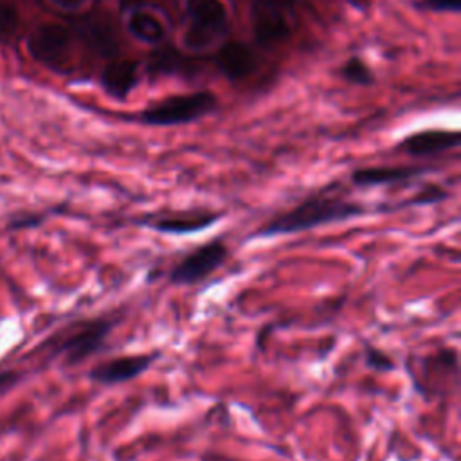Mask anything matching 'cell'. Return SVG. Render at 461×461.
Returning a JSON list of instances; mask_svg holds the SVG:
<instances>
[{
  "label": "cell",
  "instance_id": "cell-1",
  "mask_svg": "<svg viewBox=\"0 0 461 461\" xmlns=\"http://www.w3.org/2000/svg\"><path fill=\"white\" fill-rule=\"evenodd\" d=\"M366 212H369V209L360 202H353L339 194H312L295 207L267 220L258 230L250 234V238L267 240L285 234L306 232L328 223L348 221L364 216Z\"/></svg>",
  "mask_w": 461,
  "mask_h": 461
},
{
  "label": "cell",
  "instance_id": "cell-2",
  "mask_svg": "<svg viewBox=\"0 0 461 461\" xmlns=\"http://www.w3.org/2000/svg\"><path fill=\"white\" fill-rule=\"evenodd\" d=\"M407 373L414 389L423 398H445L457 389L459 357L454 348H441L434 353L409 357Z\"/></svg>",
  "mask_w": 461,
  "mask_h": 461
},
{
  "label": "cell",
  "instance_id": "cell-3",
  "mask_svg": "<svg viewBox=\"0 0 461 461\" xmlns=\"http://www.w3.org/2000/svg\"><path fill=\"white\" fill-rule=\"evenodd\" d=\"M119 317L103 315L70 326L54 340L52 353L63 358L67 367H74L106 346V339L117 326Z\"/></svg>",
  "mask_w": 461,
  "mask_h": 461
},
{
  "label": "cell",
  "instance_id": "cell-4",
  "mask_svg": "<svg viewBox=\"0 0 461 461\" xmlns=\"http://www.w3.org/2000/svg\"><path fill=\"white\" fill-rule=\"evenodd\" d=\"M189 23L184 31V45L191 50L209 49L227 27L229 11L223 0H185Z\"/></svg>",
  "mask_w": 461,
  "mask_h": 461
},
{
  "label": "cell",
  "instance_id": "cell-5",
  "mask_svg": "<svg viewBox=\"0 0 461 461\" xmlns=\"http://www.w3.org/2000/svg\"><path fill=\"white\" fill-rule=\"evenodd\" d=\"M230 256L229 245L221 238L202 243L184 254L169 270V283L178 286H191L205 281L214 274Z\"/></svg>",
  "mask_w": 461,
  "mask_h": 461
},
{
  "label": "cell",
  "instance_id": "cell-6",
  "mask_svg": "<svg viewBox=\"0 0 461 461\" xmlns=\"http://www.w3.org/2000/svg\"><path fill=\"white\" fill-rule=\"evenodd\" d=\"M216 106V97L211 92H193L167 97L142 112V121L153 126H173L193 122Z\"/></svg>",
  "mask_w": 461,
  "mask_h": 461
},
{
  "label": "cell",
  "instance_id": "cell-7",
  "mask_svg": "<svg viewBox=\"0 0 461 461\" xmlns=\"http://www.w3.org/2000/svg\"><path fill=\"white\" fill-rule=\"evenodd\" d=\"M223 214L207 209H189V211H173L162 214H148L133 220V225L146 227L158 234L167 236H185L202 232L212 227Z\"/></svg>",
  "mask_w": 461,
  "mask_h": 461
},
{
  "label": "cell",
  "instance_id": "cell-8",
  "mask_svg": "<svg viewBox=\"0 0 461 461\" xmlns=\"http://www.w3.org/2000/svg\"><path fill=\"white\" fill-rule=\"evenodd\" d=\"M160 351L137 353V355H121L110 360L95 364L88 371V380L101 385H117L130 380H135L144 371H148L155 360L160 358Z\"/></svg>",
  "mask_w": 461,
  "mask_h": 461
},
{
  "label": "cell",
  "instance_id": "cell-9",
  "mask_svg": "<svg viewBox=\"0 0 461 461\" xmlns=\"http://www.w3.org/2000/svg\"><path fill=\"white\" fill-rule=\"evenodd\" d=\"M70 32L61 23H43L29 38L31 54L47 65H59L67 59Z\"/></svg>",
  "mask_w": 461,
  "mask_h": 461
},
{
  "label": "cell",
  "instance_id": "cell-10",
  "mask_svg": "<svg viewBox=\"0 0 461 461\" xmlns=\"http://www.w3.org/2000/svg\"><path fill=\"white\" fill-rule=\"evenodd\" d=\"M283 9L285 7L277 5L272 0L254 2L250 20H252L254 36L259 43L272 45L285 40L290 34V23Z\"/></svg>",
  "mask_w": 461,
  "mask_h": 461
},
{
  "label": "cell",
  "instance_id": "cell-11",
  "mask_svg": "<svg viewBox=\"0 0 461 461\" xmlns=\"http://www.w3.org/2000/svg\"><path fill=\"white\" fill-rule=\"evenodd\" d=\"M427 167L420 166H376V167H362L351 173V182L358 187H376V185H389L411 180Z\"/></svg>",
  "mask_w": 461,
  "mask_h": 461
},
{
  "label": "cell",
  "instance_id": "cell-12",
  "mask_svg": "<svg viewBox=\"0 0 461 461\" xmlns=\"http://www.w3.org/2000/svg\"><path fill=\"white\" fill-rule=\"evenodd\" d=\"M459 144V133L448 130H427L407 137L402 149L412 157H430Z\"/></svg>",
  "mask_w": 461,
  "mask_h": 461
},
{
  "label": "cell",
  "instance_id": "cell-13",
  "mask_svg": "<svg viewBox=\"0 0 461 461\" xmlns=\"http://www.w3.org/2000/svg\"><path fill=\"white\" fill-rule=\"evenodd\" d=\"M104 90L115 97L124 99L139 81V61L135 59H115L103 72Z\"/></svg>",
  "mask_w": 461,
  "mask_h": 461
},
{
  "label": "cell",
  "instance_id": "cell-14",
  "mask_svg": "<svg viewBox=\"0 0 461 461\" xmlns=\"http://www.w3.org/2000/svg\"><path fill=\"white\" fill-rule=\"evenodd\" d=\"M218 67L220 70L229 77V79H241L249 76L254 67H256V56L254 52L240 43V41H230L225 43L220 52H218Z\"/></svg>",
  "mask_w": 461,
  "mask_h": 461
},
{
  "label": "cell",
  "instance_id": "cell-15",
  "mask_svg": "<svg viewBox=\"0 0 461 461\" xmlns=\"http://www.w3.org/2000/svg\"><path fill=\"white\" fill-rule=\"evenodd\" d=\"M126 29L142 43H158L166 34L162 22L148 11H133L126 20Z\"/></svg>",
  "mask_w": 461,
  "mask_h": 461
},
{
  "label": "cell",
  "instance_id": "cell-16",
  "mask_svg": "<svg viewBox=\"0 0 461 461\" xmlns=\"http://www.w3.org/2000/svg\"><path fill=\"white\" fill-rule=\"evenodd\" d=\"M85 40L99 52L112 54L117 49V40L113 36V31L108 23L103 20H90L81 29Z\"/></svg>",
  "mask_w": 461,
  "mask_h": 461
},
{
  "label": "cell",
  "instance_id": "cell-17",
  "mask_svg": "<svg viewBox=\"0 0 461 461\" xmlns=\"http://www.w3.org/2000/svg\"><path fill=\"white\" fill-rule=\"evenodd\" d=\"M448 196V193L443 189V187H439V185H425L423 189H420L414 196H411L409 200H405V202H402V203H398V205H394L396 209H400V207H421V205H432V203H439V202H443L445 198Z\"/></svg>",
  "mask_w": 461,
  "mask_h": 461
},
{
  "label": "cell",
  "instance_id": "cell-18",
  "mask_svg": "<svg viewBox=\"0 0 461 461\" xmlns=\"http://www.w3.org/2000/svg\"><path fill=\"white\" fill-rule=\"evenodd\" d=\"M364 364L375 371H393L396 367L394 360L387 353L369 344H364Z\"/></svg>",
  "mask_w": 461,
  "mask_h": 461
},
{
  "label": "cell",
  "instance_id": "cell-19",
  "mask_svg": "<svg viewBox=\"0 0 461 461\" xmlns=\"http://www.w3.org/2000/svg\"><path fill=\"white\" fill-rule=\"evenodd\" d=\"M342 74L348 81L351 83H357V85H367L373 81L371 77V70L366 67V63L358 58H351L344 68H342Z\"/></svg>",
  "mask_w": 461,
  "mask_h": 461
},
{
  "label": "cell",
  "instance_id": "cell-20",
  "mask_svg": "<svg viewBox=\"0 0 461 461\" xmlns=\"http://www.w3.org/2000/svg\"><path fill=\"white\" fill-rule=\"evenodd\" d=\"M16 25H18L16 11L11 5L0 2V38L11 36L16 29Z\"/></svg>",
  "mask_w": 461,
  "mask_h": 461
},
{
  "label": "cell",
  "instance_id": "cell-21",
  "mask_svg": "<svg viewBox=\"0 0 461 461\" xmlns=\"http://www.w3.org/2000/svg\"><path fill=\"white\" fill-rule=\"evenodd\" d=\"M45 218L40 216V214H31V216H20V218H14L11 221V229H27V227H36L43 221Z\"/></svg>",
  "mask_w": 461,
  "mask_h": 461
},
{
  "label": "cell",
  "instance_id": "cell-22",
  "mask_svg": "<svg viewBox=\"0 0 461 461\" xmlns=\"http://www.w3.org/2000/svg\"><path fill=\"white\" fill-rule=\"evenodd\" d=\"M429 7H432L434 11H459L461 7V0H427Z\"/></svg>",
  "mask_w": 461,
  "mask_h": 461
},
{
  "label": "cell",
  "instance_id": "cell-23",
  "mask_svg": "<svg viewBox=\"0 0 461 461\" xmlns=\"http://www.w3.org/2000/svg\"><path fill=\"white\" fill-rule=\"evenodd\" d=\"M50 2L63 11H79L86 4V0H50Z\"/></svg>",
  "mask_w": 461,
  "mask_h": 461
},
{
  "label": "cell",
  "instance_id": "cell-24",
  "mask_svg": "<svg viewBox=\"0 0 461 461\" xmlns=\"http://www.w3.org/2000/svg\"><path fill=\"white\" fill-rule=\"evenodd\" d=\"M18 380V373H11V371H0V389L14 384Z\"/></svg>",
  "mask_w": 461,
  "mask_h": 461
},
{
  "label": "cell",
  "instance_id": "cell-25",
  "mask_svg": "<svg viewBox=\"0 0 461 461\" xmlns=\"http://www.w3.org/2000/svg\"><path fill=\"white\" fill-rule=\"evenodd\" d=\"M272 2H276V4H277V5H281V7H286V5L294 4L295 0H272Z\"/></svg>",
  "mask_w": 461,
  "mask_h": 461
}]
</instances>
